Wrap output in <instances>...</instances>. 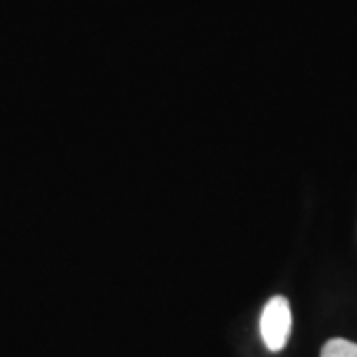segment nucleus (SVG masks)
<instances>
[{
	"label": "nucleus",
	"instance_id": "1",
	"mask_svg": "<svg viewBox=\"0 0 357 357\" xmlns=\"http://www.w3.org/2000/svg\"><path fill=\"white\" fill-rule=\"evenodd\" d=\"M290 332H292L290 304L284 296H274L264 306L262 316H260L262 342L266 344L270 351H282L288 344Z\"/></svg>",
	"mask_w": 357,
	"mask_h": 357
},
{
	"label": "nucleus",
	"instance_id": "2",
	"mask_svg": "<svg viewBox=\"0 0 357 357\" xmlns=\"http://www.w3.org/2000/svg\"><path fill=\"white\" fill-rule=\"evenodd\" d=\"M321 357H357V344L335 337L321 347Z\"/></svg>",
	"mask_w": 357,
	"mask_h": 357
}]
</instances>
